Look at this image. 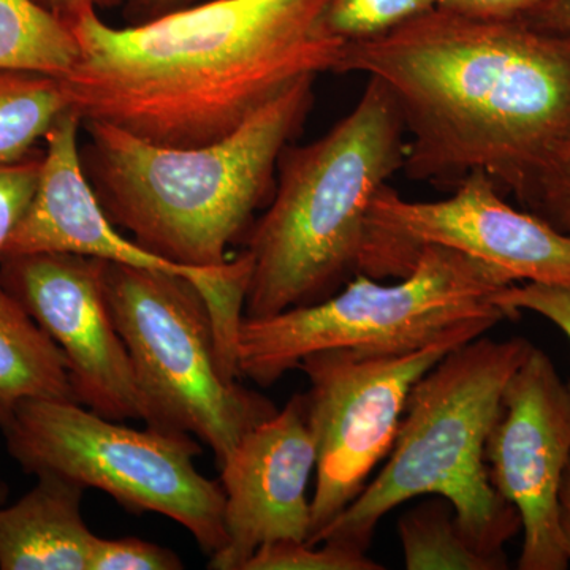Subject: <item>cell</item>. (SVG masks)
I'll return each mask as SVG.
<instances>
[{
  "mask_svg": "<svg viewBox=\"0 0 570 570\" xmlns=\"http://www.w3.org/2000/svg\"><path fill=\"white\" fill-rule=\"evenodd\" d=\"M332 0H208L140 24L91 6L59 14L80 47L63 78L82 122L190 148L234 134L305 78L337 70L346 41L325 28Z\"/></svg>",
  "mask_w": 570,
  "mask_h": 570,
  "instance_id": "cell-1",
  "label": "cell"
},
{
  "mask_svg": "<svg viewBox=\"0 0 570 570\" xmlns=\"http://www.w3.org/2000/svg\"><path fill=\"white\" fill-rule=\"evenodd\" d=\"M336 73L387 89L407 135L401 170L415 183L453 190L483 174L519 200L570 137V36L524 18L436 7L347 41Z\"/></svg>",
  "mask_w": 570,
  "mask_h": 570,
  "instance_id": "cell-2",
  "label": "cell"
},
{
  "mask_svg": "<svg viewBox=\"0 0 570 570\" xmlns=\"http://www.w3.org/2000/svg\"><path fill=\"white\" fill-rule=\"evenodd\" d=\"M314 82H295L234 134L190 148L82 122V168L111 223L138 245L171 264L216 272L275 193L281 154L309 115Z\"/></svg>",
  "mask_w": 570,
  "mask_h": 570,
  "instance_id": "cell-3",
  "label": "cell"
},
{
  "mask_svg": "<svg viewBox=\"0 0 570 570\" xmlns=\"http://www.w3.org/2000/svg\"><path fill=\"white\" fill-rule=\"evenodd\" d=\"M404 151L400 111L373 78L328 132L284 149L275 193L246 235V318L314 305L358 275L370 206L403 168Z\"/></svg>",
  "mask_w": 570,
  "mask_h": 570,
  "instance_id": "cell-4",
  "label": "cell"
},
{
  "mask_svg": "<svg viewBox=\"0 0 570 570\" xmlns=\"http://www.w3.org/2000/svg\"><path fill=\"white\" fill-rule=\"evenodd\" d=\"M531 348L524 337L480 336L431 367L409 393L387 464L316 543L366 551L390 510L415 498L441 497L480 553L509 562L504 547L521 531V520L491 485L485 448L505 385Z\"/></svg>",
  "mask_w": 570,
  "mask_h": 570,
  "instance_id": "cell-5",
  "label": "cell"
},
{
  "mask_svg": "<svg viewBox=\"0 0 570 570\" xmlns=\"http://www.w3.org/2000/svg\"><path fill=\"white\" fill-rule=\"evenodd\" d=\"M512 285L482 262L426 246L411 273L382 284L355 275L314 305L275 316L243 318L236 341L239 377L276 384L305 356L325 348L404 355L434 344H466L512 318L497 296Z\"/></svg>",
  "mask_w": 570,
  "mask_h": 570,
  "instance_id": "cell-6",
  "label": "cell"
},
{
  "mask_svg": "<svg viewBox=\"0 0 570 570\" xmlns=\"http://www.w3.org/2000/svg\"><path fill=\"white\" fill-rule=\"evenodd\" d=\"M105 288L146 426L202 439L220 466L250 430L276 414L268 397L243 387L228 367L193 281L108 262Z\"/></svg>",
  "mask_w": 570,
  "mask_h": 570,
  "instance_id": "cell-7",
  "label": "cell"
},
{
  "mask_svg": "<svg viewBox=\"0 0 570 570\" xmlns=\"http://www.w3.org/2000/svg\"><path fill=\"white\" fill-rule=\"evenodd\" d=\"M7 452L28 474H55L110 494L129 512H154L186 528L206 554L227 542L220 482L194 460V436L122 425L75 401L31 400L2 428Z\"/></svg>",
  "mask_w": 570,
  "mask_h": 570,
  "instance_id": "cell-8",
  "label": "cell"
},
{
  "mask_svg": "<svg viewBox=\"0 0 570 570\" xmlns=\"http://www.w3.org/2000/svg\"><path fill=\"white\" fill-rule=\"evenodd\" d=\"M426 246L482 262L512 284L570 285V236L513 208L489 176L472 174L452 195L412 202L382 187L367 214L360 275L404 277Z\"/></svg>",
  "mask_w": 570,
  "mask_h": 570,
  "instance_id": "cell-9",
  "label": "cell"
},
{
  "mask_svg": "<svg viewBox=\"0 0 570 570\" xmlns=\"http://www.w3.org/2000/svg\"><path fill=\"white\" fill-rule=\"evenodd\" d=\"M456 347L434 344L404 355L325 348L303 358L298 367L309 379L307 422L317 455L307 543L314 546L362 493L395 444L412 387Z\"/></svg>",
  "mask_w": 570,
  "mask_h": 570,
  "instance_id": "cell-10",
  "label": "cell"
},
{
  "mask_svg": "<svg viewBox=\"0 0 570 570\" xmlns=\"http://www.w3.org/2000/svg\"><path fill=\"white\" fill-rule=\"evenodd\" d=\"M81 126L80 116L69 110L45 137L39 186L3 255L78 254L187 277L208 303L224 354L235 355L253 269L249 254L243 250L224 268L206 272L171 264L127 238L104 212L85 174L78 140Z\"/></svg>",
  "mask_w": 570,
  "mask_h": 570,
  "instance_id": "cell-11",
  "label": "cell"
},
{
  "mask_svg": "<svg viewBox=\"0 0 570 570\" xmlns=\"http://www.w3.org/2000/svg\"><path fill=\"white\" fill-rule=\"evenodd\" d=\"M108 262L85 255H2L0 285L58 344L75 400L104 417L142 420L140 392L105 288Z\"/></svg>",
  "mask_w": 570,
  "mask_h": 570,
  "instance_id": "cell-12",
  "label": "cell"
},
{
  "mask_svg": "<svg viewBox=\"0 0 570 570\" xmlns=\"http://www.w3.org/2000/svg\"><path fill=\"white\" fill-rule=\"evenodd\" d=\"M570 459V387L532 346L502 393L487 439L491 485L519 512L520 570H566L558 493Z\"/></svg>",
  "mask_w": 570,
  "mask_h": 570,
  "instance_id": "cell-13",
  "label": "cell"
},
{
  "mask_svg": "<svg viewBox=\"0 0 570 570\" xmlns=\"http://www.w3.org/2000/svg\"><path fill=\"white\" fill-rule=\"evenodd\" d=\"M316 461L306 397L294 395L219 466L227 542L209 557L208 569L245 570L266 543L306 542L313 521L307 483Z\"/></svg>",
  "mask_w": 570,
  "mask_h": 570,
  "instance_id": "cell-14",
  "label": "cell"
},
{
  "mask_svg": "<svg viewBox=\"0 0 570 570\" xmlns=\"http://www.w3.org/2000/svg\"><path fill=\"white\" fill-rule=\"evenodd\" d=\"M0 505V569L89 570L97 535L82 520L85 489L55 474Z\"/></svg>",
  "mask_w": 570,
  "mask_h": 570,
  "instance_id": "cell-15",
  "label": "cell"
},
{
  "mask_svg": "<svg viewBox=\"0 0 570 570\" xmlns=\"http://www.w3.org/2000/svg\"><path fill=\"white\" fill-rule=\"evenodd\" d=\"M31 400L77 403L61 348L0 285V430Z\"/></svg>",
  "mask_w": 570,
  "mask_h": 570,
  "instance_id": "cell-16",
  "label": "cell"
},
{
  "mask_svg": "<svg viewBox=\"0 0 570 570\" xmlns=\"http://www.w3.org/2000/svg\"><path fill=\"white\" fill-rule=\"evenodd\" d=\"M80 47L62 17L36 0H0V70L63 80Z\"/></svg>",
  "mask_w": 570,
  "mask_h": 570,
  "instance_id": "cell-17",
  "label": "cell"
},
{
  "mask_svg": "<svg viewBox=\"0 0 570 570\" xmlns=\"http://www.w3.org/2000/svg\"><path fill=\"white\" fill-rule=\"evenodd\" d=\"M407 570H505L509 562L480 553L461 531L448 499H423L397 520Z\"/></svg>",
  "mask_w": 570,
  "mask_h": 570,
  "instance_id": "cell-18",
  "label": "cell"
},
{
  "mask_svg": "<svg viewBox=\"0 0 570 570\" xmlns=\"http://www.w3.org/2000/svg\"><path fill=\"white\" fill-rule=\"evenodd\" d=\"M71 110L62 81L32 71L0 70V163L22 159Z\"/></svg>",
  "mask_w": 570,
  "mask_h": 570,
  "instance_id": "cell-19",
  "label": "cell"
},
{
  "mask_svg": "<svg viewBox=\"0 0 570 570\" xmlns=\"http://www.w3.org/2000/svg\"><path fill=\"white\" fill-rule=\"evenodd\" d=\"M438 0H332L326 31L343 41L373 39L436 9Z\"/></svg>",
  "mask_w": 570,
  "mask_h": 570,
  "instance_id": "cell-20",
  "label": "cell"
},
{
  "mask_svg": "<svg viewBox=\"0 0 570 570\" xmlns=\"http://www.w3.org/2000/svg\"><path fill=\"white\" fill-rule=\"evenodd\" d=\"M366 551L336 542L311 546L298 540L266 543L255 551L245 570H382Z\"/></svg>",
  "mask_w": 570,
  "mask_h": 570,
  "instance_id": "cell-21",
  "label": "cell"
},
{
  "mask_svg": "<svg viewBox=\"0 0 570 570\" xmlns=\"http://www.w3.org/2000/svg\"><path fill=\"white\" fill-rule=\"evenodd\" d=\"M517 202L521 208L570 236V137Z\"/></svg>",
  "mask_w": 570,
  "mask_h": 570,
  "instance_id": "cell-22",
  "label": "cell"
},
{
  "mask_svg": "<svg viewBox=\"0 0 570 570\" xmlns=\"http://www.w3.org/2000/svg\"><path fill=\"white\" fill-rule=\"evenodd\" d=\"M41 160L43 151L37 149L22 159L0 163V257L36 195Z\"/></svg>",
  "mask_w": 570,
  "mask_h": 570,
  "instance_id": "cell-23",
  "label": "cell"
},
{
  "mask_svg": "<svg viewBox=\"0 0 570 570\" xmlns=\"http://www.w3.org/2000/svg\"><path fill=\"white\" fill-rule=\"evenodd\" d=\"M174 550L137 538L104 539L97 535L89 570H179Z\"/></svg>",
  "mask_w": 570,
  "mask_h": 570,
  "instance_id": "cell-24",
  "label": "cell"
},
{
  "mask_svg": "<svg viewBox=\"0 0 570 570\" xmlns=\"http://www.w3.org/2000/svg\"><path fill=\"white\" fill-rule=\"evenodd\" d=\"M510 317L531 311L546 317L570 341V285L512 284L497 296Z\"/></svg>",
  "mask_w": 570,
  "mask_h": 570,
  "instance_id": "cell-25",
  "label": "cell"
},
{
  "mask_svg": "<svg viewBox=\"0 0 570 570\" xmlns=\"http://www.w3.org/2000/svg\"><path fill=\"white\" fill-rule=\"evenodd\" d=\"M543 0H438V9L478 18V20H517L527 18Z\"/></svg>",
  "mask_w": 570,
  "mask_h": 570,
  "instance_id": "cell-26",
  "label": "cell"
},
{
  "mask_svg": "<svg viewBox=\"0 0 570 570\" xmlns=\"http://www.w3.org/2000/svg\"><path fill=\"white\" fill-rule=\"evenodd\" d=\"M202 0H127L126 13L132 24L156 20L174 11L187 9Z\"/></svg>",
  "mask_w": 570,
  "mask_h": 570,
  "instance_id": "cell-27",
  "label": "cell"
},
{
  "mask_svg": "<svg viewBox=\"0 0 570 570\" xmlns=\"http://www.w3.org/2000/svg\"><path fill=\"white\" fill-rule=\"evenodd\" d=\"M524 20L539 28L570 36V0H543Z\"/></svg>",
  "mask_w": 570,
  "mask_h": 570,
  "instance_id": "cell-28",
  "label": "cell"
},
{
  "mask_svg": "<svg viewBox=\"0 0 570 570\" xmlns=\"http://www.w3.org/2000/svg\"><path fill=\"white\" fill-rule=\"evenodd\" d=\"M558 521H560L562 546L570 562V459L562 475L560 493H558Z\"/></svg>",
  "mask_w": 570,
  "mask_h": 570,
  "instance_id": "cell-29",
  "label": "cell"
},
{
  "mask_svg": "<svg viewBox=\"0 0 570 570\" xmlns=\"http://www.w3.org/2000/svg\"><path fill=\"white\" fill-rule=\"evenodd\" d=\"M36 2L55 13L63 14L81 6H91L97 10L115 9V7L126 6L127 0H36Z\"/></svg>",
  "mask_w": 570,
  "mask_h": 570,
  "instance_id": "cell-30",
  "label": "cell"
},
{
  "mask_svg": "<svg viewBox=\"0 0 570 570\" xmlns=\"http://www.w3.org/2000/svg\"><path fill=\"white\" fill-rule=\"evenodd\" d=\"M10 487L6 482H0V505L6 504L9 499Z\"/></svg>",
  "mask_w": 570,
  "mask_h": 570,
  "instance_id": "cell-31",
  "label": "cell"
}]
</instances>
